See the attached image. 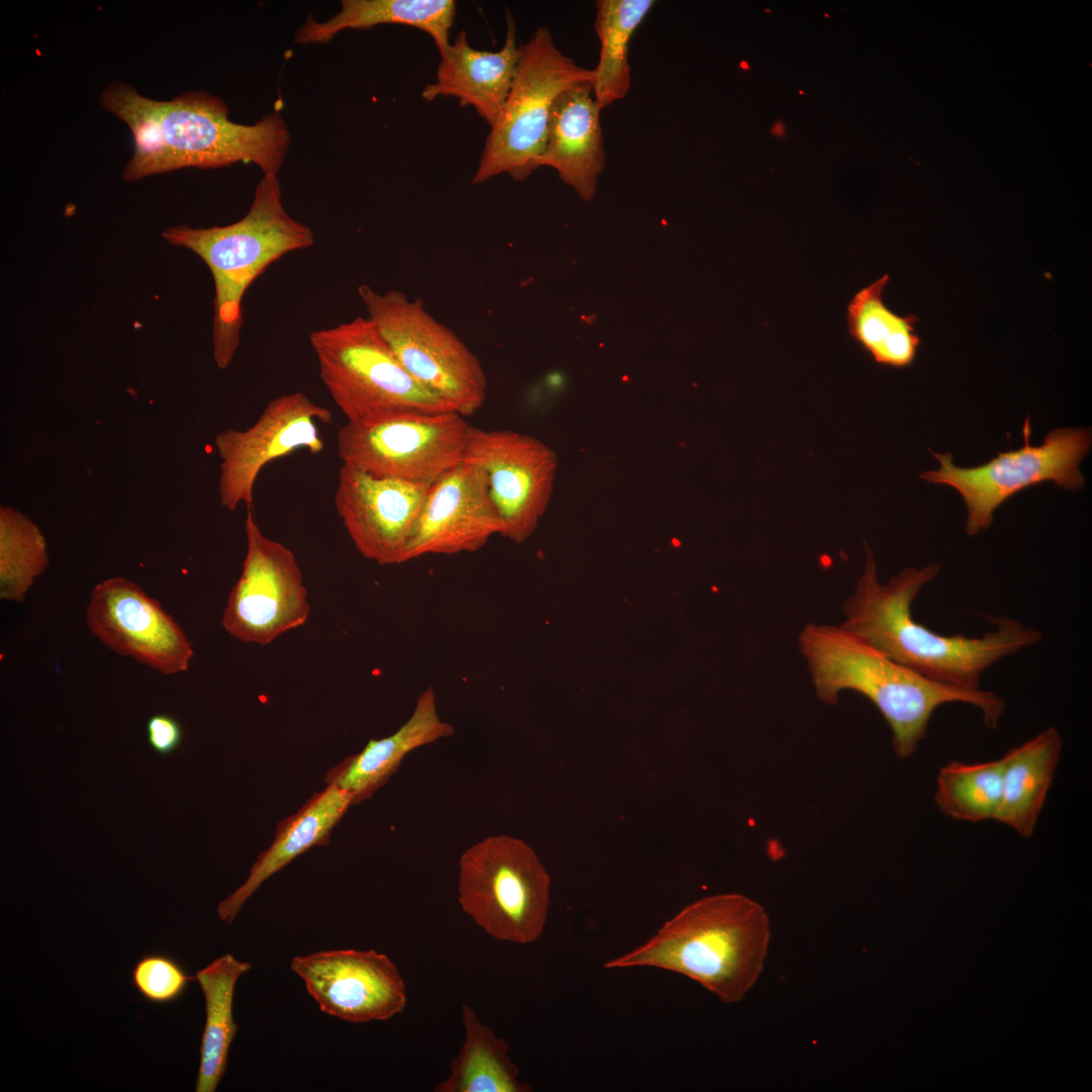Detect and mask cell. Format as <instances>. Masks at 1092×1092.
Wrapping results in <instances>:
<instances>
[{"label":"cell","instance_id":"277c9868","mask_svg":"<svg viewBox=\"0 0 1092 1092\" xmlns=\"http://www.w3.org/2000/svg\"><path fill=\"white\" fill-rule=\"evenodd\" d=\"M770 938L763 907L737 893L696 900L607 969L649 967L686 976L725 1003H737L759 978Z\"/></svg>","mask_w":1092,"mask_h":1092},{"label":"cell","instance_id":"4fadbf2b","mask_svg":"<svg viewBox=\"0 0 1092 1092\" xmlns=\"http://www.w3.org/2000/svg\"><path fill=\"white\" fill-rule=\"evenodd\" d=\"M331 412L301 392L271 400L258 420L246 430L229 429L215 438L221 459L220 504L235 511L244 504L252 511L254 487L261 470L271 461L298 450L323 452L325 443L317 422L327 424Z\"/></svg>","mask_w":1092,"mask_h":1092},{"label":"cell","instance_id":"44dd1931","mask_svg":"<svg viewBox=\"0 0 1092 1092\" xmlns=\"http://www.w3.org/2000/svg\"><path fill=\"white\" fill-rule=\"evenodd\" d=\"M353 803L351 793L330 783L294 815L283 820L274 841L258 856L244 884L218 904L219 919L232 923L245 902L268 878L311 846L327 841L334 826Z\"/></svg>","mask_w":1092,"mask_h":1092},{"label":"cell","instance_id":"7c38bea8","mask_svg":"<svg viewBox=\"0 0 1092 1092\" xmlns=\"http://www.w3.org/2000/svg\"><path fill=\"white\" fill-rule=\"evenodd\" d=\"M245 531L246 556L229 594L221 625L240 641L267 645L302 626L310 605L293 552L265 536L252 511L247 512Z\"/></svg>","mask_w":1092,"mask_h":1092},{"label":"cell","instance_id":"30bf717a","mask_svg":"<svg viewBox=\"0 0 1092 1092\" xmlns=\"http://www.w3.org/2000/svg\"><path fill=\"white\" fill-rule=\"evenodd\" d=\"M1022 433V447L999 452L995 458L976 467L957 466L951 453L932 452L940 466L925 471L920 478L951 486L962 495L968 511V535L975 536L988 529L993 523L994 512L1028 487L1049 480L1069 490L1084 485L1085 478L1079 465L1091 449L1089 429H1054L1040 445L1034 446L1030 444L1031 426L1027 418Z\"/></svg>","mask_w":1092,"mask_h":1092},{"label":"cell","instance_id":"9a60e30c","mask_svg":"<svg viewBox=\"0 0 1092 1092\" xmlns=\"http://www.w3.org/2000/svg\"><path fill=\"white\" fill-rule=\"evenodd\" d=\"M86 622L110 649L164 674L187 670L194 654L183 629L160 603L122 577L94 586Z\"/></svg>","mask_w":1092,"mask_h":1092},{"label":"cell","instance_id":"83f0119b","mask_svg":"<svg viewBox=\"0 0 1092 1092\" xmlns=\"http://www.w3.org/2000/svg\"><path fill=\"white\" fill-rule=\"evenodd\" d=\"M653 0H599L595 29L600 58L593 91L601 109L623 99L631 87L628 52L631 38L654 6Z\"/></svg>","mask_w":1092,"mask_h":1092},{"label":"cell","instance_id":"d6986e66","mask_svg":"<svg viewBox=\"0 0 1092 1092\" xmlns=\"http://www.w3.org/2000/svg\"><path fill=\"white\" fill-rule=\"evenodd\" d=\"M506 17V39L497 52L474 50L466 32L460 31L440 54L436 81L425 86L422 97L427 101L456 97L461 106H472L491 127L508 98L520 59L516 21L508 9Z\"/></svg>","mask_w":1092,"mask_h":1092},{"label":"cell","instance_id":"e0dca14e","mask_svg":"<svg viewBox=\"0 0 1092 1092\" xmlns=\"http://www.w3.org/2000/svg\"><path fill=\"white\" fill-rule=\"evenodd\" d=\"M505 524L483 471L461 461L431 483L418 514L401 563L428 554L475 552Z\"/></svg>","mask_w":1092,"mask_h":1092},{"label":"cell","instance_id":"3957f363","mask_svg":"<svg viewBox=\"0 0 1092 1092\" xmlns=\"http://www.w3.org/2000/svg\"><path fill=\"white\" fill-rule=\"evenodd\" d=\"M817 696L835 704L841 691L868 698L888 722L895 753H914L925 737L934 711L948 703L980 710L989 728H996L1005 703L990 691H968L929 679L895 662L841 626L808 624L799 637Z\"/></svg>","mask_w":1092,"mask_h":1092},{"label":"cell","instance_id":"7402d4cb","mask_svg":"<svg viewBox=\"0 0 1092 1092\" xmlns=\"http://www.w3.org/2000/svg\"><path fill=\"white\" fill-rule=\"evenodd\" d=\"M454 727L437 711L436 695L428 688L417 699L413 714L393 734L371 739L361 752L349 756L331 775L330 783L359 802L381 787L412 750L454 734Z\"/></svg>","mask_w":1092,"mask_h":1092},{"label":"cell","instance_id":"9c48e42d","mask_svg":"<svg viewBox=\"0 0 1092 1092\" xmlns=\"http://www.w3.org/2000/svg\"><path fill=\"white\" fill-rule=\"evenodd\" d=\"M357 292L367 317L414 379L464 418L482 406L486 377L479 359L421 299L410 300L394 289L380 293L368 285Z\"/></svg>","mask_w":1092,"mask_h":1092},{"label":"cell","instance_id":"d6a6232c","mask_svg":"<svg viewBox=\"0 0 1092 1092\" xmlns=\"http://www.w3.org/2000/svg\"><path fill=\"white\" fill-rule=\"evenodd\" d=\"M772 132H774V134H777V135H782V134H783V133L785 132V127H784V125H783V124H781V123H778V124H776V125L774 126V128H772Z\"/></svg>","mask_w":1092,"mask_h":1092},{"label":"cell","instance_id":"f1b7e54d","mask_svg":"<svg viewBox=\"0 0 1092 1092\" xmlns=\"http://www.w3.org/2000/svg\"><path fill=\"white\" fill-rule=\"evenodd\" d=\"M1003 757L986 762L950 761L936 777L935 804L944 815L962 821L995 819L1002 794Z\"/></svg>","mask_w":1092,"mask_h":1092},{"label":"cell","instance_id":"ac0fdd59","mask_svg":"<svg viewBox=\"0 0 1092 1092\" xmlns=\"http://www.w3.org/2000/svg\"><path fill=\"white\" fill-rule=\"evenodd\" d=\"M430 485L375 476L343 463L334 503L356 550L379 565L401 563Z\"/></svg>","mask_w":1092,"mask_h":1092},{"label":"cell","instance_id":"5b68a950","mask_svg":"<svg viewBox=\"0 0 1092 1092\" xmlns=\"http://www.w3.org/2000/svg\"><path fill=\"white\" fill-rule=\"evenodd\" d=\"M162 236L170 244L195 253L211 272L213 358L220 369L231 364L240 345L247 289L285 254L314 243L313 232L286 212L276 174L263 175L248 212L240 220L212 228L177 225Z\"/></svg>","mask_w":1092,"mask_h":1092},{"label":"cell","instance_id":"cb8c5ba5","mask_svg":"<svg viewBox=\"0 0 1092 1092\" xmlns=\"http://www.w3.org/2000/svg\"><path fill=\"white\" fill-rule=\"evenodd\" d=\"M456 13L453 0H343L341 10L320 22L310 14L297 30L299 44L324 43L344 29H367L379 24H401L424 30L443 53Z\"/></svg>","mask_w":1092,"mask_h":1092},{"label":"cell","instance_id":"2e32d148","mask_svg":"<svg viewBox=\"0 0 1092 1092\" xmlns=\"http://www.w3.org/2000/svg\"><path fill=\"white\" fill-rule=\"evenodd\" d=\"M291 970L324 1013L353 1023L403 1011L406 991L392 961L374 949H334L294 957Z\"/></svg>","mask_w":1092,"mask_h":1092},{"label":"cell","instance_id":"603a6c76","mask_svg":"<svg viewBox=\"0 0 1092 1092\" xmlns=\"http://www.w3.org/2000/svg\"><path fill=\"white\" fill-rule=\"evenodd\" d=\"M1061 751V735L1050 727L1002 756V794L994 820L1024 838L1033 834Z\"/></svg>","mask_w":1092,"mask_h":1092},{"label":"cell","instance_id":"ffe728a7","mask_svg":"<svg viewBox=\"0 0 1092 1092\" xmlns=\"http://www.w3.org/2000/svg\"><path fill=\"white\" fill-rule=\"evenodd\" d=\"M601 110L592 83L563 91L554 102L545 147L537 160V168L556 170L583 200L594 197L606 162Z\"/></svg>","mask_w":1092,"mask_h":1092},{"label":"cell","instance_id":"5bb4252c","mask_svg":"<svg viewBox=\"0 0 1092 1092\" xmlns=\"http://www.w3.org/2000/svg\"><path fill=\"white\" fill-rule=\"evenodd\" d=\"M463 461L485 474L490 497L505 524L503 537L526 541L545 513L557 457L537 438L510 430L469 426Z\"/></svg>","mask_w":1092,"mask_h":1092},{"label":"cell","instance_id":"1f68e13d","mask_svg":"<svg viewBox=\"0 0 1092 1092\" xmlns=\"http://www.w3.org/2000/svg\"><path fill=\"white\" fill-rule=\"evenodd\" d=\"M147 737L155 752L168 755L178 748L183 733L176 719L169 715L156 714L147 722Z\"/></svg>","mask_w":1092,"mask_h":1092},{"label":"cell","instance_id":"ba28073f","mask_svg":"<svg viewBox=\"0 0 1092 1092\" xmlns=\"http://www.w3.org/2000/svg\"><path fill=\"white\" fill-rule=\"evenodd\" d=\"M458 901L488 935L520 944L543 932L550 906V877L525 841L490 835L459 859Z\"/></svg>","mask_w":1092,"mask_h":1092},{"label":"cell","instance_id":"52a82bcc","mask_svg":"<svg viewBox=\"0 0 1092 1092\" xmlns=\"http://www.w3.org/2000/svg\"><path fill=\"white\" fill-rule=\"evenodd\" d=\"M320 377L347 421L391 412L455 413L414 379L368 317L310 333Z\"/></svg>","mask_w":1092,"mask_h":1092},{"label":"cell","instance_id":"7a4b0ae2","mask_svg":"<svg viewBox=\"0 0 1092 1092\" xmlns=\"http://www.w3.org/2000/svg\"><path fill=\"white\" fill-rule=\"evenodd\" d=\"M866 552L864 569L843 605L845 620L840 626L929 679L962 690H980L981 676L988 667L1042 639L1039 631L1005 616H989L994 629L981 637L938 634L913 619L911 605L941 566L906 567L883 584L867 546Z\"/></svg>","mask_w":1092,"mask_h":1092},{"label":"cell","instance_id":"8fae6325","mask_svg":"<svg viewBox=\"0 0 1092 1092\" xmlns=\"http://www.w3.org/2000/svg\"><path fill=\"white\" fill-rule=\"evenodd\" d=\"M469 426L457 413L391 412L347 421L338 432V455L375 476L431 484L463 461Z\"/></svg>","mask_w":1092,"mask_h":1092},{"label":"cell","instance_id":"4dcf8cb0","mask_svg":"<svg viewBox=\"0 0 1092 1092\" xmlns=\"http://www.w3.org/2000/svg\"><path fill=\"white\" fill-rule=\"evenodd\" d=\"M194 980L175 959L163 953L143 956L131 972L135 990L145 1000L160 1005L178 1000Z\"/></svg>","mask_w":1092,"mask_h":1092},{"label":"cell","instance_id":"8992f818","mask_svg":"<svg viewBox=\"0 0 1092 1092\" xmlns=\"http://www.w3.org/2000/svg\"><path fill=\"white\" fill-rule=\"evenodd\" d=\"M594 76V69L580 67L561 53L548 27H537L520 46L514 82L486 138L472 183L503 173L516 181L531 175L545 147L556 98L574 85L593 84Z\"/></svg>","mask_w":1092,"mask_h":1092},{"label":"cell","instance_id":"f546056e","mask_svg":"<svg viewBox=\"0 0 1092 1092\" xmlns=\"http://www.w3.org/2000/svg\"><path fill=\"white\" fill-rule=\"evenodd\" d=\"M48 565L46 541L23 515L2 508L0 515V598L22 602Z\"/></svg>","mask_w":1092,"mask_h":1092},{"label":"cell","instance_id":"4316f807","mask_svg":"<svg viewBox=\"0 0 1092 1092\" xmlns=\"http://www.w3.org/2000/svg\"><path fill=\"white\" fill-rule=\"evenodd\" d=\"M465 1040L450 1063V1074L436 1092H528L519 1080V1069L509 1057L510 1045L482 1023L476 1013L462 1005Z\"/></svg>","mask_w":1092,"mask_h":1092},{"label":"cell","instance_id":"d4e9b609","mask_svg":"<svg viewBox=\"0 0 1092 1092\" xmlns=\"http://www.w3.org/2000/svg\"><path fill=\"white\" fill-rule=\"evenodd\" d=\"M889 281V274H884L856 291L847 303L845 320L849 336L877 364L902 369L916 359L919 318L914 313L897 314L887 306L883 293Z\"/></svg>","mask_w":1092,"mask_h":1092},{"label":"cell","instance_id":"6da1fadb","mask_svg":"<svg viewBox=\"0 0 1092 1092\" xmlns=\"http://www.w3.org/2000/svg\"><path fill=\"white\" fill-rule=\"evenodd\" d=\"M102 107L122 120L133 139V154L122 177L138 181L182 168H219L238 162L256 164L264 174H278L290 134L279 112L251 125L229 119L223 100L189 91L171 100L148 98L124 82L113 81L100 95Z\"/></svg>","mask_w":1092,"mask_h":1092},{"label":"cell","instance_id":"484cf974","mask_svg":"<svg viewBox=\"0 0 1092 1092\" xmlns=\"http://www.w3.org/2000/svg\"><path fill=\"white\" fill-rule=\"evenodd\" d=\"M250 969L249 963L225 953L194 976L205 1001L196 1092H214L226 1071L229 1051L238 1031L233 1016L235 988Z\"/></svg>","mask_w":1092,"mask_h":1092}]
</instances>
